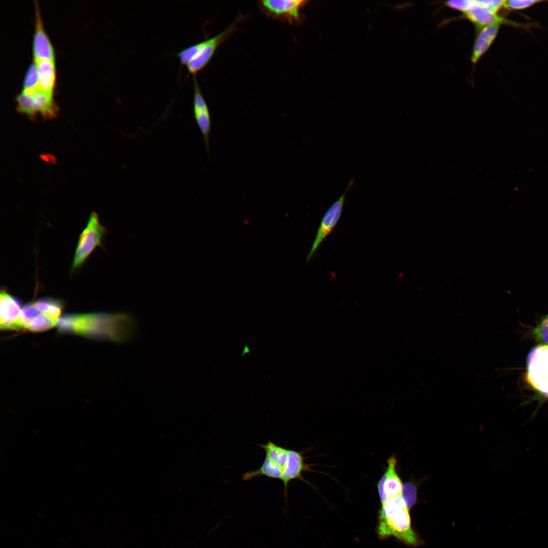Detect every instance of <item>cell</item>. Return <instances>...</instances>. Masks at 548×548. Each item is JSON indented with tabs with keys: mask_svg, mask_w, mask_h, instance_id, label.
<instances>
[{
	"mask_svg": "<svg viewBox=\"0 0 548 548\" xmlns=\"http://www.w3.org/2000/svg\"><path fill=\"white\" fill-rule=\"evenodd\" d=\"M265 452V457L284 470L288 458L289 450L268 440L264 444H257Z\"/></svg>",
	"mask_w": 548,
	"mask_h": 548,
	"instance_id": "obj_18",
	"label": "cell"
},
{
	"mask_svg": "<svg viewBox=\"0 0 548 548\" xmlns=\"http://www.w3.org/2000/svg\"><path fill=\"white\" fill-rule=\"evenodd\" d=\"M192 77L194 90L193 101L194 118L202 134L207 152L208 155H209L210 136L211 130L210 112L197 79L195 76Z\"/></svg>",
	"mask_w": 548,
	"mask_h": 548,
	"instance_id": "obj_11",
	"label": "cell"
},
{
	"mask_svg": "<svg viewBox=\"0 0 548 548\" xmlns=\"http://www.w3.org/2000/svg\"><path fill=\"white\" fill-rule=\"evenodd\" d=\"M34 62L37 70L41 91L53 96L56 81L55 60H43Z\"/></svg>",
	"mask_w": 548,
	"mask_h": 548,
	"instance_id": "obj_16",
	"label": "cell"
},
{
	"mask_svg": "<svg viewBox=\"0 0 548 548\" xmlns=\"http://www.w3.org/2000/svg\"><path fill=\"white\" fill-rule=\"evenodd\" d=\"M106 229L99 222L95 212L90 214L86 227L80 234L75 251L73 269L80 267L97 246L101 245V241Z\"/></svg>",
	"mask_w": 548,
	"mask_h": 548,
	"instance_id": "obj_6",
	"label": "cell"
},
{
	"mask_svg": "<svg viewBox=\"0 0 548 548\" xmlns=\"http://www.w3.org/2000/svg\"><path fill=\"white\" fill-rule=\"evenodd\" d=\"M308 1L303 0H262L258 2L261 12L267 17L291 24L303 20L301 10Z\"/></svg>",
	"mask_w": 548,
	"mask_h": 548,
	"instance_id": "obj_5",
	"label": "cell"
},
{
	"mask_svg": "<svg viewBox=\"0 0 548 548\" xmlns=\"http://www.w3.org/2000/svg\"><path fill=\"white\" fill-rule=\"evenodd\" d=\"M402 495L409 508L414 504L417 499V487L415 484L411 482L405 483L403 485Z\"/></svg>",
	"mask_w": 548,
	"mask_h": 548,
	"instance_id": "obj_22",
	"label": "cell"
},
{
	"mask_svg": "<svg viewBox=\"0 0 548 548\" xmlns=\"http://www.w3.org/2000/svg\"><path fill=\"white\" fill-rule=\"evenodd\" d=\"M500 26V25L494 24L479 28L471 58L473 64H475L490 48L498 33Z\"/></svg>",
	"mask_w": 548,
	"mask_h": 548,
	"instance_id": "obj_15",
	"label": "cell"
},
{
	"mask_svg": "<svg viewBox=\"0 0 548 548\" xmlns=\"http://www.w3.org/2000/svg\"><path fill=\"white\" fill-rule=\"evenodd\" d=\"M283 471L269 458L265 457L261 466L258 469L247 471L242 475L244 481H248L259 476H265L281 480Z\"/></svg>",
	"mask_w": 548,
	"mask_h": 548,
	"instance_id": "obj_17",
	"label": "cell"
},
{
	"mask_svg": "<svg viewBox=\"0 0 548 548\" xmlns=\"http://www.w3.org/2000/svg\"><path fill=\"white\" fill-rule=\"evenodd\" d=\"M244 19V15L240 14L221 32L180 51L176 55L180 63L186 66L189 74L195 76L209 63L218 48L231 36Z\"/></svg>",
	"mask_w": 548,
	"mask_h": 548,
	"instance_id": "obj_3",
	"label": "cell"
},
{
	"mask_svg": "<svg viewBox=\"0 0 548 548\" xmlns=\"http://www.w3.org/2000/svg\"><path fill=\"white\" fill-rule=\"evenodd\" d=\"M536 339L544 345H548V313L533 330Z\"/></svg>",
	"mask_w": 548,
	"mask_h": 548,
	"instance_id": "obj_21",
	"label": "cell"
},
{
	"mask_svg": "<svg viewBox=\"0 0 548 548\" xmlns=\"http://www.w3.org/2000/svg\"><path fill=\"white\" fill-rule=\"evenodd\" d=\"M35 6L36 22L32 44L34 61L43 60H55L53 47L44 30L37 1H35Z\"/></svg>",
	"mask_w": 548,
	"mask_h": 548,
	"instance_id": "obj_14",
	"label": "cell"
},
{
	"mask_svg": "<svg viewBox=\"0 0 548 548\" xmlns=\"http://www.w3.org/2000/svg\"><path fill=\"white\" fill-rule=\"evenodd\" d=\"M354 180L352 179L349 182L346 191L330 207L324 215L318 229L313 245L307 256V262L311 260L323 241L332 232L337 224L342 213L346 194L352 186Z\"/></svg>",
	"mask_w": 548,
	"mask_h": 548,
	"instance_id": "obj_8",
	"label": "cell"
},
{
	"mask_svg": "<svg viewBox=\"0 0 548 548\" xmlns=\"http://www.w3.org/2000/svg\"><path fill=\"white\" fill-rule=\"evenodd\" d=\"M305 452V450L297 451L289 450L288 460L281 478L284 485L285 514L287 512L288 489L290 482L294 480H299L312 486L311 484L302 476L304 472L314 471L311 468L313 465L308 464L305 462V458L304 456Z\"/></svg>",
	"mask_w": 548,
	"mask_h": 548,
	"instance_id": "obj_9",
	"label": "cell"
},
{
	"mask_svg": "<svg viewBox=\"0 0 548 548\" xmlns=\"http://www.w3.org/2000/svg\"><path fill=\"white\" fill-rule=\"evenodd\" d=\"M477 1L481 6L495 13H497L502 8H504L506 2V1L504 0H483Z\"/></svg>",
	"mask_w": 548,
	"mask_h": 548,
	"instance_id": "obj_25",
	"label": "cell"
},
{
	"mask_svg": "<svg viewBox=\"0 0 548 548\" xmlns=\"http://www.w3.org/2000/svg\"><path fill=\"white\" fill-rule=\"evenodd\" d=\"M17 111L27 115L34 121L38 114L45 119H52L57 116L59 109L53 96L41 91L31 94L21 92L16 97Z\"/></svg>",
	"mask_w": 548,
	"mask_h": 548,
	"instance_id": "obj_4",
	"label": "cell"
},
{
	"mask_svg": "<svg viewBox=\"0 0 548 548\" xmlns=\"http://www.w3.org/2000/svg\"><path fill=\"white\" fill-rule=\"evenodd\" d=\"M463 16L471 21L478 28L490 25L505 24L528 29L534 25L531 23H520L506 19L482 7L477 1H474V5L464 13Z\"/></svg>",
	"mask_w": 548,
	"mask_h": 548,
	"instance_id": "obj_10",
	"label": "cell"
},
{
	"mask_svg": "<svg viewBox=\"0 0 548 548\" xmlns=\"http://www.w3.org/2000/svg\"><path fill=\"white\" fill-rule=\"evenodd\" d=\"M40 91H41L39 86L37 70L34 62L30 64L26 72L22 92L27 94H31Z\"/></svg>",
	"mask_w": 548,
	"mask_h": 548,
	"instance_id": "obj_20",
	"label": "cell"
},
{
	"mask_svg": "<svg viewBox=\"0 0 548 548\" xmlns=\"http://www.w3.org/2000/svg\"><path fill=\"white\" fill-rule=\"evenodd\" d=\"M378 534L381 539L393 536L415 545L418 539L411 525L409 508L402 495L392 498L382 504L379 512Z\"/></svg>",
	"mask_w": 548,
	"mask_h": 548,
	"instance_id": "obj_2",
	"label": "cell"
},
{
	"mask_svg": "<svg viewBox=\"0 0 548 548\" xmlns=\"http://www.w3.org/2000/svg\"><path fill=\"white\" fill-rule=\"evenodd\" d=\"M527 378L534 389L548 396V345L538 346L530 353Z\"/></svg>",
	"mask_w": 548,
	"mask_h": 548,
	"instance_id": "obj_7",
	"label": "cell"
},
{
	"mask_svg": "<svg viewBox=\"0 0 548 548\" xmlns=\"http://www.w3.org/2000/svg\"><path fill=\"white\" fill-rule=\"evenodd\" d=\"M474 1L456 0L446 2L444 4L449 8L460 11L464 13L474 5Z\"/></svg>",
	"mask_w": 548,
	"mask_h": 548,
	"instance_id": "obj_24",
	"label": "cell"
},
{
	"mask_svg": "<svg viewBox=\"0 0 548 548\" xmlns=\"http://www.w3.org/2000/svg\"><path fill=\"white\" fill-rule=\"evenodd\" d=\"M33 304L41 313L57 323L62 309L60 300L52 298H42L34 302Z\"/></svg>",
	"mask_w": 548,
	"mask_h": 548,
	"instance_id": "obj_19",
	"label": "cell"
},
{
	"mask_svg": "<svg viewBox=\"0 0 548 548\" xmlns=\"http://www.w3.org/2000/svg\"><path fill=\"white\" fill-rule=\"evenodd\" d=\"M538 0H509L506 1L504 8L508 10H524L532 6L543 2Z\"/></svg>",
	"mask_w": 548,
	"mask_h": 548,
	"instance_id": "obj_23",
	"label": "cell"
},
{
	"mask_svg": "<svg viewBox=\"0 0 548 548\" xmlns=\"http://www.w3.org/2000/svg\"><path fill=\"white\" fill-rule=\"evenodd\" d=\"M22 307L19 300L5 290L0 294V328L3 330L22 329Z\"/></svg>",
	"mask_w": 548,
	"mask_h": 548,
	"instance_id": "obj_12",
	"label": "cell"
},
{
	"mask_svg": "<svg viewBox=\"0 0 548 548\" xmlns=\"http://www.w3.org/2000/svg\"><path fill=\"white\" fill-rule=\"evenodd\" d=\"M387 467L377 485L382 504L388 500L402 495L403 485L397 474V461L395 455L387 460Z\"/></svg>",
	"mask_w": 548,
	"mask_h": 548,
	"instance_id": "obj_13",
	"label": "cell"
},
{
	"mask_svg": "<svg viewBox=\"0 0 548 548\" xmlns=\"http://www.w3.org/2000/svg\"><path fill=\"white\" fill-rule=\"evenodd\" d=\"M56 326L61 333L121 342L129 340L136 329L133 318L126 313L66 314L60 317Z\"/></svg>",
	"mask_w": 548,
	"mask_h": 548,
	"instance_id": "obj_1",
	"label": "cell"
}]
</instances>
